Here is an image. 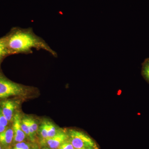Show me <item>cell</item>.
Listing matches in <instances>:
<instances>
[{"label": "cell", "instance_id": "5b68a950", "mask_svg": "<svg viewBox=\"0 0 149 149\" xmlns=\"http://www.w3.org/2000/svg\"><path fill=\"white\" fill-rule=\"evenodd\" d=\"M13 129L14 132L13 142L15 143L23 142L25 140L26 136L21 128V118L18 113L14 116L13 118Z\"/></svg>", "mask_w": 149, "mask_h": 149}, {"label": "cell", "instance_id": "6da1fadb", "mask_svg": "<svg viewBox=\"0 0 149 149\" xmlns=\"http://www.w3.org/2000/svg\"><path fill=\"white\" fill-rule=\"evenodd\" d=\"M9 56L18 54L32 53L33 49L43 50L54 57V50L42 38L36 35L31 28L13 27L3 36Z\"/></svg>", "mask_w": 149, "mask_h": 149}, {"label": "cell", "instance_id": "52a82bcc", "mask_svg": "<svg viewBox=\"0 0 149 149\" xmlns=\"http://www.w3.org/2000/svg\"><path fill=\"white\" fill-rule=\"evenodd\" d=\"M21 125L22 129L26 135V137L32 143H34L35 141L36 134L30 125L28 117H24L21 119Z\"/></svg>", "mask_w": 149, "mask_h": 149}, {"label": "cell", "instance_id": "9a60e30c", "mask_svg": "<svg viewBox=\"0 0 149 149\" xmlns=\"http://www.w3.org/2000/svg\"><path fill=\"white\" fill-rule=\"evenodd\" d=\"M57 149H75L70 141L68 140L65 141Z\"/></svg>", "mask_w": 149, "mask_h": 149}, {"label": "cell", "instance_id": "8992f818", "mask_svg": "<svg viewBox=\"0 0 149 149\" xmlns=\"http://www.w3.org/2000/svg\"><path fill=\"white\" fill-rule=\"evenodd\" d=\"M3 114L8 120L11 121L14 117V113L17 107L16 102L11 100H7L2 102L1 104Z\"/></svg>", "mask_w": 149, "mask_h": 149}, {"label": "cell", "instance_id": "3957f363", "mask_svg": "<svg viewBox=\"0 0 149 149\" xmlns=\"http://www.w3.org/2000/svg\"><path fill=\"white\" fill-rule=\"evenodd\" d=\"M25 91L24 86L11 81L0 71V99L23 95Z\"/></svg>", "mask_w": 149, "mask_h": 149}, {"label": "cell", "instance_id": "ba28073f", "mask_svg": "<svg viewBox=\"0 0 149 149\" xmlns=\"http://www.w3.org/2000/svg\"><path fill=\"white\" fill-rule=\"evenodd\" d=\"M14 132L11 128H7L3 132L0 133V144L7 148L13 141Z\"/></svg>", "mask_w": 149, "mask_h": 149}, {"label": "cell", "instance_id": "277c9868", "mask_svg": "<svg viewBox=\"0 0 149 149\" xmlns=\"http://www.w3.org/2000/svg\"><path fill=\"white\" fill-rule=\"evenodd\" d=\"M68 139L67 131L59 129L56 134L52 138L41 141V144L45 147L57 149L62 143Z\"/></svg>", "mask_w": 149, "mask_h": 149}, {"label": "cell", "instance_id": "8fae6325", "mask_svg": "<svg viewBox=\"0 0 149 149\" xmlns=\"http://www.w3.org/2000/svg\"><path fill=\"white\" fill-rule=\"evenodd\" d=\"M8 120L3 114L1 108L0 107V133L3 132L7 129V126L8 125Z\"/></svg>", "mask_w": 149, "mask_h": 149}, {"label": "cell", "instance_id": "30bf717a", "mask_svg": "<svg viewBox=\"0 0 149 149\" xmlns=\"http://www.w3.org/2000/svg\"><path fill=\"white\" fill-rule=\"evenodd\" d=\"M141 74L144 79L149 83V58H146L142 63Z\"/></svg>", "mask_w": 149, "mask_h": 149}, {"label": "cell", "instance_id": "7a4b0ae2", "mask_svg": "<svg viewBox=\"0 0 149 149\" xmlns=\"http://www.w3.org/2000/svg\"><path fill=\"white\" fill-rule=\"evenodd\" d=\"M68 140L75 149H99V146L92 138L82 131L75 129L67 131Z\"/></svg>", "mask_w": 149, "mask_h": 149}, {"label": "cell", "instance_id": "2e32d148", "mask_svg": "<svg viewBox=\"0 0 149 149\" xmlns=\"http://www.w3.org/2000/svg\"><path fill=\"white\" fill-rule=\"evenodd\" d=\"M28 120H29V123H30L32 129L34 130V132H35V134L36 135L38 131V125H37V123L32 118H28Z\"/></svg>", "mask_w": 149, "mask_h": 149}, {"label": "cell", "instance_id": "5bb4252c", "mask_svg": "<svg viewBox=\"0 0 149 149\" xmlns=\"http://www.w3.org/2000/svg\"><path fill=\"white\" fill-rule=\"evenodd\" d=\"M34 147H32L31 144L23 141L15 143L12 148L9 149H30Z\"/></svg>", "mask_w": 149, "mask_h": 149}, {"label": "cell", "instance_id": "ac0fdd59", "mask_svg": "<svg viewBox=\"0 0 149 149\" xmlns=\"http://www.w3.org/2000/svg\"><path fill=\"white\" fill-rule=\"evenodd\" d=\"M42 149H52L50 148H48V147H45L44 148H42Z\"/></svg>", "mask_w": 149, "mask_h": 149}, {"label": "cell", "instance_id": "d6986e66", "mask_svg": "<svg viewBox=\"0 0 149 149\" xmlns=\"http://www.w3.org/2000/svg\"><path fill=\"white\" fill-rule=\"evenodd\" d=\"M30 149H37L36 148H35V147H33V148H31Z\"/></svg>", "mask_w": 149, "mask_h": 149}, {"label": "cell", "instance_id": "7c38bea8", "mask_svg": "<svg viewBox=\"0 0 149 149\" xmlns=\"http://www.w3.org/2000/svg\"><path fill=\"white\" fill-rule=\"evenodd\" d=\"M47 125L48 138H52L58 132L59 129H57L55 126L52 123L47 122Z\"/></svg>", "mask_w": 149, "mask_h": 149}, {"label": "cell", "instance_id": "e0dca14e", "mask_svg": "<svg viewBox=\"0 0 149 149\" xmlns=\"http://www.w3.org/2000/svg\"><path fill=\"white\" fill-rule=\"evenodd\" d=\"M6 148L5 147L3 146L0 144V149H6Z\"/></svg>", "mask_w": 149, "mask_h": 149}, {"label": "cell", "instance_id": "4fadbf2b", "mask_svg": "<svg viewBox=\"0 0 149 149\" xmlns=\"http://www.w3.org/2000/svg\"><path fill=\"white\" fill-rule=\"evenodd\" d=\"M40 134L41 140H46L48 138L47 125V122H44L41 125L40 129Z\"/></svg>", "mask_w": 149, "mask_h": 149}, {"label": "cell", "instance_id": "9c48e42d", "mask_svg": "<svg viewBox=\"0 0 149 149\" xmlns=\"http://www.w3.org/2000/svg\"><path fill=\"white\" fill-rule=\"evenodd\" d=\"M9 56L3 37H0V64L6 57Z\"/></svg>", "mask_w": 149, "mask_h": 149}]
</instances>
